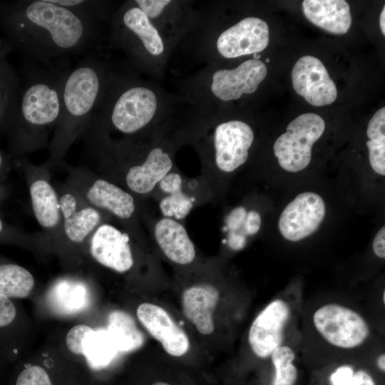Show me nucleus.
Wrapping results in <instances>:
<instances>
[{"label":"nucleus","instance_id":"nucleus-1","mask_svg":"<svg viewBox=\"0 0 385 385\" xmlns=\"http://www.w3.org/2000/svg\"><path fill=\"white\" fill-rule=\"evenodd\" d=\"M6 41L26 58L40 62L88 53L100 43V24L52 0L0 1Z\"/></svg>","mask_w":385,"mask_h":385},{"label":"nucleus","instance_id":"nucleus-2","mask_svg":"<svg viewBox=\"0 0 385 385\" xmlns=\"http://www.w3.org/2000/svg\"><path fill=\"white\" fill-rule=\"evenodd\" d=\"M66 66L40 62L26 58L21 83L11 126L18 135L43 130L58 123L62 110V91Z\"/></svg>","mask_w":385,"mask_h":385},{"label":"nucleus","instance_id":"nucleus-3","mask_svg":"<svg viewBox=\"0 0 385 385\" xmlns=\"http://www.w3.org/2000/svg\"><path fill=\"white\" fill-rule=\"evenodd\" d=\"M163 108L157 88L114 71L92 118L108 122L122 133L133 134L148 126Z\"/></svg>","mask_w":385,"mask_h":385},{"label":"nucleus","instance_id":"nucleus-4","mask_svg":"<svg viewBox=\"0 0 385 385\" xmlns=\"http://www.w3.org/2000/svg\"><path fill=\"white\" fill-rule=\"evenodd\" d=\"M114 71L105 60L90 53L66 76L62 91L61 130H78L95 113Z\"/></svg>","mask_w":385,"mask_h":385},{"label":"nucleus","instance_id":"nucleus-5","mask_svg":"<svg viewBox=\"0 0 385 385\" xmlns=\"http://www.w3.org/2000/svg\"><path fill=\"white\" fill-rule=\"evenodd\" d=\"M110 39L140 66L164 62L169 43L134 1L123 3L111 19Z\"/></svg>","mask_w":385,"mask_h":385},{"label":"nucleus","instance_id":"nucleus-6","mask_svg":"<svg viewBox=\"0 0 385 385\" xmlns=\"http://www.w3.org/2000/svg\"><path fill=\"white\" fill-rule=\"evenodd\" d=\"M267 68L260 59L251 58L234 68L207 70L202 77L200 97L208 103L212 99L228 102L252 94L265 78Z\"/></svg>","mask_w":385,"mask_h":385},{"label":"nucleus","instance_id":"nucleus-7","mask_svg":"<svg viewBox=\"0 0 385 385\" xmlns=\"http://www.w3.org/2000/svg\"><path fill=\"white\" fill-rule=\"evenodd\" d=\"M324 130V119L316 113H304L291 121L286 133L279 136L273 145L281 168L290 173L306 168L311 161L312 145Z\"/></svg>","mask_w":385,"mask_h":385},{"label":"nucleus","instance_id":"nucleus-8","mask_svg":"<svg viewBox=\"0 0 385 385\" xmlns=\"http://www.w3.org/2000/svg\"><path fill=\"white\" fill-rule=\"evenodd\" d=\"M317 332L329 344L342 349L361 345L369 334V327L356 312L339 304L319 307L313 316Z\"/></svg>","mask_w":385,"mask_h":385},{"label":"nucleus","instance_id":"nucleus-9","mask_svg":"<svg viewBox=\"0 0 385 385\" xmlns=\"http://www.w3.org/2000/svg\"><path fill=\"white\" fill-rule=\"evenodd\" d=\"M254 137L252 128L244 121L232 120L217 124L212 143L217 168L231 173L243 165L248 158Z\"/></svg>","mask_w":385,"mask_h":385},{"label":"nucleus","instance_id":"nucleus-10","mask_svg":"<svg viewBox=\"0 0 385 385\" xmlns=\"http://www.w3.org/2000/svg\"><path fill=\"white\" fill-rule=\"evenodd\" d=\"M325 213V203L320 195L313 192H302L282 212L279 232L289 241H299L317 230Z\"/></svg>","mask_w":385,"mask_h":385},{"label":"nucleus","instance_id":"nucleus-11","mask_svg":"<svg viewBox=\"0 0 385 385\" xmlns=\"http://www.w3.org/2000/svg\"><path fill=\"white\" fill-rule=\"evenodd\" d=\"M269 27L265 21L255 16L242 19L216 37L215 49L227 59L258 53L267 46Z\"/></svg>","mask_w":385,"mask_h":385},{"label":"nucleus","instance_id":"nucleus-12","mask_svg":"<svg viewBox=\"0 0 385 385\" xmlns=\"http://www.w3.org/2000/svg\"><path fill=\"white\" fill-rule=\"evenodd\" d=\"M292 81L294 91L312 106L329 105L337 98L334 82L322 62L314 56H304L296 62Z\"/></svg>","mask_w":385,"mask_h":385},{"label":"nucleus","instance_id":"nucleus-13","mask_svg":"<svg viewBox=\"0 0 385 385\" xmlns=\"http://www.w3.org/2000/svg\"><path fill=\"white\" fill-rule=\"evenodd\" d=\"M290 313L288 304L277 299L268 304L256 317L248 334L250 346L256 356L267 358L282 345Z\"/></svg>","mask_w":385,"mask_h":385},{"label":"nucleus","instance_id":"nucleus-14","mask_svg":"<svg viewBox=\"0 0 385 385\" xmlns=\"http://www.w3.org/2000/svg\"><path fill=\"white\" fill-rule=\"evenodd\" d=\"M136 314L140 322L168 354L181 356L188 351L190 341L188 335L163 307L142 303Z\"/></svg>","mask_w":385,"mask_h":385},{"label":"nucleus","instance_id":"nucleus-15","mask_svg":"<svg viewBox=\"0 0 385 385\" xmlns=\"http://www.w3.org/2000/svg\"><path fill=\"white\" fill-rule=\"evenodd\" d=\"M90 250L98 263L116 272H125L133 265L128 235L112 225H102L96 230Z\"/></svg>","mask_w":385,"mask_h":385},{"label":"nucleus","instance_id":"nucleus-16","mask_svg":"<svg viewBox=\"0 0 385 385\" xmlns=\"http://www.w3.org/2000/svg\"><path fill=\"white\" fill-rule=\"evenodd\" d=\"M219 299L218 289L209 284L193 285L183 293V313L202 334H210L214 331L213 312Z\"/></svg>","mask_w":385,"mask_h":385},{"label":"nucleus","instance_id":"nucleus-17","mask_svg":"<svg viewBox=\"0 0 385 385\" xmlns=\"http://www.w3.org/2000/svg\"><path fill=\"white\" fill-rule=\"evenodd\" d=\"M302 11L311 23L334 34H346L351 24L349 5L344 0H304Z\"/></svg>","mask_w":385,"mask_h":385},{"label":"nucleus","instance_id":"nucleus-18","mask_svg":"<svg viewBox=\"0 0 385 385\" xmlns=\"http://www.w3.org/2000/svg\"><path fill=\"white\" fill-rule=\"evenodd\" d=\"M154 234L158 246L170 260L179 265H188L194 260V244L184 226L178 221L169 217L160 220Z\"/></svg>","mask_w":385,"mask_h":385},{"label":"nucleus","instance_id":"nucleus-19","mask_svg":"<svg viewBox=\"0 0 385 385\" xmlns=\"http://www.w3.org/2000/svg\"><path fill=\"white\" fill-rule=\"evenodd\" d=\"M173 161L168 153L160 147L151 149L140 165L129 168L126 183L133 192L146 194L170 171Z\"/></svg>","mask_w":385,"mask_h":385},{"label":"nucleus","instance_id":"nucleus-20","mask_svg":"<svg viewBox=\"0 0 385 385\" xmlns=\"http://www.w3.org/2000/svg\"><path fill=\"white\" fill-rule=\"evenodd\" d=\"M86 196L95 206L107 210L122 219L129 218L135 210L134 200L130 194L102 179L93 184Z\"/></svg>","mask_w":385,"mask_h":385},{"label":"nucleus","instance_id":"nucleus-21","mask_svg":"<svg viewBox=\"0 0 385 385\" xmlns=\"http://www.w3.org/2000/svg\"><path fill=\"white\" fill-rule=\"evenodd\" d=\"M135 4L145 14L170 43L183 28L180 22L183 11L178 1L170 0H135Z\"/></svg>","mask_w":385,"mask_h":385},{"label":"nucleus","instance_id":"nucleus-22","mask_svg":"<svg viewBox=\"0 0 385 385\" xmlns=\"http://www.w3.org/2000/svg\"><path fill=\"white\" fill-rule=\"evenodd\" d=\"M48 300L51 307L60 314H76L88 306L89 292L83 283L63 279L56 282L51 288Z\"/></svg>","mask_w":385,"mask_h":385},{"label":"nucleus","instance_id":"nucleus-23","mask_svg":"<svg viewBox=\"0 0 385 385\" xmlns=\"http://www.w3.org/2000/svg\"><path fill=\"white\" fill-rule=\"evenodd\" d=\"M106 329L118 351H134L144 343L143 334L134 319L123 311L115 310L109 314Z\"/></svg>","mask_w":385,"mask_h":385},{"label":"nucleus","instance_id":"nucleus-24","mask_svg":"<svg viewBox=\"0 0 385 385\" xmlns=\"http://www.w3.org/2000/svg\"><path fill=\"white\" fill-rule=\"evenodd\" d=\"M33 210L38 223L43 227L52 228L59 221V202L55 190L43 180H38L30 187Z\"/></svg>","mask_w":385,"mask_h":385},{"label":"nucleus","instance_id":"nucleus-25","mask_svg":"<svg viewBox=\"0 0 385 385\" xmlns=\"http://www.w3.org/2000/svg\"><path fill=\"white\" fill-rule=\"evenodd\" d=\"M21 83L6 59L0 62V126L11 125Z\"/></svg>","mask_w":385,"mask_h":385},{"label":"nucleus","instance_id":"nucleus-26","mask_svg":"<svg viewBox=\"0 0 385 385\" xmlns=\"http://www.w3.org/2000/svg\"><path fill=\"white\" fill-rule=\"evenodd\" d=\"M34 285L33 275L24 267L13 264L0 265V294L11 299L28 297Z\"/></svg>","mask_w":385,"mask_h":385},{"label":"nucleus","instance_id":"nucleus-27","mask_svg":"<svg viewBox=\"0 0 385 385\" xmlns=\"http://www.w3.org/2000/svg\"><path fill=\"white\" fill-rule=\"evenodd\" d=\"M117 352L118 350L106 329H93L84 339L83 354L94 368L106 366Z\"/></svg>","mask_w":385,"mask_h":385},{"label":"nucleus","instance_id":"nucleus-28","mask_svg":"<svg viewBox=\"0 0 385 385\" xmlns=\"http://www.w3.org/2000/svg\"><path fill=\"white\" fill-rule=\"evenodd\" d=\"M366 135L369 158L372 169L385 175V108L378 110L370 120Z\"/></svg>","mask_w":385,"mask_h":385},{"label":"nucleus","instance_id":"nucleus-29","mask_svg":"<svg viewBox=\"0 0 385 385\" xmlns=\"http://www.w3.org/2000/svg\"><path fill=\"white\" fill-rule=\"evenodd\" d=\"M53 3L67 8L77 15L92 22L99 24L111 19L115 9L112 4L93 0H52Z\"/></svg>","mask_w":385,"mask_h":385},{"label":"nucleus","instance_id":"nucleus-30","mask_svg":"<svg viewBox=\"0 0 385 385\" xmlns=\"http://www.w3.org/2000/svg\"><path fill=\"white\" fill-rule=\"evenodd\" d=\"M100 219L98 212L93 207L76 211L64 220L65 232L71 241L81 242L97 225Z\"/></svg>","mask_w":385,"mask_h":385},{"label":"nucleus","instance_id":"nucleus-31","mask_svg":"<svg viewBox=\"0 0 385 385\" xmlns=\"http://www.w3.org/2000/svg\"><path fill=\"white\" fill-rule=\"evenodd\" d=\"M270 356L275 371L272 385H294L298 373L293 364L295 359L293 349L288 346L281 345Z\"/></svg>","mask_w":385,"mask_h":385},{"label":"nucleus","instance_id":"nucleus-32","mask_svg":"<svg viewBox=\"0 0 385 385\" xmlns=\"http://www.w3.org/2000/svg\"><path fill=\"white\" fill-rule=\"evenodd\" d=\"M17 309L12 299L0 294V359L7 356L11 327L17 319Z\"/></svg>","mask_w":385,"mask_h":385},{"label":"nucleus","instance_id":"nucleus-33","mask_svg":"<svg viewBox=\"0 0 385 385\" xmlns=\"http://www.w3.org/2000/svg\"><path fill=\"white\" fill-rule=\"evenodd\" d=\"M160 202V209L167 217H174L177 220L185 218L193 206L192 199L182 190L171 192Z\"/></svg>","mask_w":385,"mask_h":385},{"label":"nucleus","instance_id":"nucleus-34","mask_svg":"<svg viewBox=\"0 0 385 385\" xmlns=\"http://www.w3.org/2000/svg\"><path fill=\"white\" fill-rule=\"evenodd\" d=\"M332 385H376L372 376L366 371H354L349 365L339 366L330 376Z\"/></svg>","mask_w":385,"mask_h":385},{"label":"nucleus","instance_id":"nucleus-35","mask_svg":"<svg viewBox=\"0 0 385 385\" xmlns=\"http://www.w3.org/2000/svg\"><path fill=\"white\" fill-rule=\"evenodd\" d=\"M14 385H53L48 374L40 366L24 369L16 376Z\"/></svg>","mask_w":385,"mask_h":385},{"label":"nucleus","instance_id":"nucleus-36","mask_svg":"<svg viewBox=\"0 0 385 385\" xmlns=\"http://www.w3.org/2000/svg\"><path fill=\"white\" fill-rule=\"evenodd\" d=\"M91 330L93 329L86 324H78L72 327L66 337L68 349L75 354H83L84 339Z\"/></svg>","mask_w":385,"mask_h":385},{"label":"nucleus","instance_id":"nucleus-37","mask_svg":"<svg viewBox=\"0 0 385 385\" xmlns=\"http://www.w3.org/2000/svg\"><path fill=\"white\" fill-rule=\"evenodd\" d=\"M247 211L244 207L240 206L234 208L227 216L226 225L223 227L225 231H238L243 227Z\"/></svg>","mask_w":385,"mask_h":385},{"label":"nucleus","instance_id":"nucleus-38","mask_svg":"<svg viewBox=\"0 0 385 385\" xmlns=\"http://www.w3.org/2000/svg\"><path fill=\"white\" fill-rule=\"evenodd\" d=\"M182 178L178 173H168L160 181V189L166 192L171 193L182 190Z\"/></svg>","mask_w":385,"mask_h":385},{"label":"nucleus","instance_id":"nucleus-39","mask_svg":"<svg viewBox=\"0 0 385 385\" xmlns=\"http://www.w3.org/2000/svg\"><path fill=\"white\" fill-rule=\"evenodd\" d=\"M260 215L255 210H250L247 212L246 217L243 225L244 233L245 235H255L261 227Z\"/></svg>","mask_w":385,"mask_h":385},{"label":"nucleus","instance_id":"nucleus-40","mask_svg":"<svg viewBox=\"0 0 385 385\" xmlns=\"http://www.w3.org/2000/svg\"><path fill=\"white\" fill-rule=\"evenodd\" d=\"M60 210L64 220L76 211L77 201L76 197L69 193L63 195L59 202Z\"/></svg>","mask_w":385,"mask_h":385},{"label":"nucleus","instance_id":"nucleus-41","mask_svg":"<svg viewBox=\"0 0 385 385\" xmlns=\"http://www.w3.org/2000/svg\"><path fill=\"white\" fill-rule=\"evenodd\" d=\"M226 243L234 250H240L246 245L245 235L236 231H229Z\"/></svg>","mask_w":385,"mask_h":385},{"label":"nucleus","instance_id":"nucleus-42","mask_svg":"<svg viewBox=\"0 0 385 385\" xmlns=\"http://www.w3.org/2000/svg\"><path fill=\"white\" fill-rule=\"evenodd\" d=\"M372 249L378 257L385 258V227H382L375 235Z\"/></svg>","mask_w":385,"mask_h":385},{"label":"nucleus","instance_id":"nucleus-43","mask_svg":"<svg viewBox=\"0 0 385 385\" xmlns=\"http://www.w3.org/2000/svg\"><path fill=\"white\" fill-rule=\"evenodd\" d=\"M13 51V48L5 38H0V62L6 59L8 54Z\"/></svg>","mask_w":385,"mask_h":385},{"label":"nucleus","instance_id":"nucleus-44","mask_svg":"<svg viewBox=\"0 0 385 385\" xmlns=\"http://www.w3.org/2000/svg\"><path fill=\"white\" fill-rule=\"evenodd\" d=\"M376 365L378 368L383 372L385 371V354H381L376 359Z\"/></svg>","mask_w":385,"mask_h":385},{"label":"nucleus","instance_id":"nucleus-45","mask_svg":"<svg viewBox=\"0 0 385 385\" xmlns=\"http://www.w3.org/2000/svg\"><path fill=\"white\" fill-rule=\"evenodd\" d=\"M385 7L384 6L383 8V10L380 14V18H379V24H380V28H381V32L383 34V35L385 34Z\"/></svg>","mask_w":385,"mask_h":385},{"label":"nucleus","instance_id":"nucleus-46","mask_svg":"<svg viewBox=\"0 0 385 385\" xmlns=\"http://www.w3.org/2000/svg\"><path fill=\"white\" fill-rule=\"evenodd\" d=\"M151 385H172V384H170L168 383L163 382V381H156V382L153 383Z\"/></svg>","mask_w":385,"mask_h":385},{"label":"nucleus","instance_id":"nucleus-47","mask_svg":"<svg viewBox=\"0 0 385 385\" xmlns=\"http://www.w3.org/2000/svg\"><path fill=\"white\" fill-rule=\"evenodd\" d=\"M3 163H4V157H3L2 154H1V153L0 152V168L3 165Z\"/></svg>","mask_w":385,"mask_h":385},{"label":"nucleus","instance_id":"nucleus-48","mask_svg":"<svg viewBox=\"0 0 385 385\" xmlns=\"http://www.w3.org/2000/svg\"><path fill=\"white\" fill-rule=\"evenodd\" d=\"M2 229H3V225H2V222H1V221L0 220V233L2 231Z\"/></svg>","mask_w":385,"mask_h":385},{"label":"nucleus","instance_id":"nucleus-49","mask_svg":"<svg viewBox=\"0 0 385 385\" xmlns=\"http://www.w3.org/2000/svg\"><path fill=\"white\" fill-rule=\"evenodd\" d=\"M383 302L385 303V291L383 292Z\"/></svg>","mask_w":385,"mask_h":385},{"label":"nucleus","instance_id":"nucleus-50","mask_svg":"<svg viewBox=\"0 0 385 385\" xmlns=\"http://www.w3.org/2000/svg\"><path fill=\"white\" fill-rule=\"evenodd\" d=\"M266 61H267V62H270V59H269V58H267V59H266Z\"/></svg>","mask_w":385,"mask_h":385}]
</instances>
